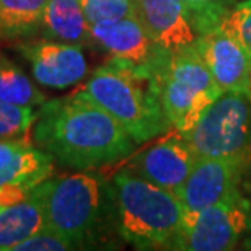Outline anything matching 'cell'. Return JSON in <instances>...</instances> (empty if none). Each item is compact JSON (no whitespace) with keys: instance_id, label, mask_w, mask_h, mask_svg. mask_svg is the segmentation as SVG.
<instances>
[{"instance_id":"277c9868","label":"cell","mask_w":251,"mask_h":251,"mask_svg":"<svg viewBox=\"0 0 251 251\" xmlns=\"http://www.w3.org/2000/svg\"><path fill=\"white\" fill-rule=\"evenodd\" d=\"M116 232L139 250H170L186 215L175 193L121 170L111 179Z\"/></svg>"},{"instance_id":"ffe728a7","label":"cell","mask_w":251,"mask_h":251,"mask_svg":"<svg viewBox=\"0 0 251 251\" xmlns=\"http://www.w3.org/2000/svg\"><path fill=\"white\" fill-rule=\"evenodd\" d=\"M38 113L31 106H20L0 101V140L29 142V132L36 123Z\"/></svg>"},{"instance_id":"ac0fdd59","label":"cell","mask_w":251,"mask_h":251,"mask_svg":"<svg viewBox=\"0 0 251 251\" xmlns=\"http://www.w3.org/2000/svg\"><path fill=\"white\" fill-rule=\"evenodd\" d=\"M0 101L20 106H41L46 97L10 59L0 56Z\"/></svg>"},{"instance_id":"7402d4cb","label":"cell","mask_w":251,"mask_h":251,"mask_svg":"<svg viewBox=\"0 0 251 251\" xmlns=\"http://www.w3.org/2000/svg\"><path fill=\"white\" fill-rule=\"evenodd\" d=\"M83 8L90 25L135 15L132 0H87Z\"/></svg>"},{"instance_id":"7c38bea8","label":"cell","mask_w":251,"mask_h":251,"mask_svg":"<svg viewBox=\"0 0 251 251\" xmlns=\"http://www.w3.org/2000/svg\"><path fill=\"white\" fill-rule=\"evenodd\" d=\"M196 153L181 134L152 145L132 158L129 170L157 186L178 193L196 162Z\"/></svg>"},{"instance_id":"30bf717a","label":"cell","mask_w":251,"mask_h":251,"mask_svg":"<svg viewBox=\"0 0 251 251\" xmlns=\"http://www.w3.org/2000/svg\"><path fill=\"white\" fill-rule=\"evenodd\" d=\"M220 92L251 93V56L233 36L215 28L194 41Z\"/></svg>"},{"instance_id":"3957f363","label":"cell","mask_w":251,"mask_h":251,"mask_svg":"<svg viewBox=\"0 0 251 251\" xmlns=\"http://www.w3.org/2000/svg\"><path fill=\"white\" fill-rule=\"evenodd\" d=\"M82 92L111 114L135 144L147 142L172 127L150 67L111 59L95 70Z\"/></svg>"},{"instance_id":"44dd1931","label":"cell","mask_w":251,"mask_h":251,"mask_svg":"<svg viewBox=\"0 0 251 251\" xmlns=\"http://www.w3.org/2000/svg\"><path fill=\"white\" fill-rule=\"evenodd\" d=\"M219 28L237 39L251 56V0L235 3L225 13Z\"/></svg>"},{"instance_id":"cb8c5ba5","label":"cell","mask_w":251,"mask_h":251,"mask_svg":"<svg viewBox=\"0 0 251 251\" xmlns=\"http://www.w3.org/2000/svg\"><path fill=\"white\" fill-rule=\"evenodd\" d=\"M38 184L31 183H8L0 186V212L13 204H18L29 196Z\"/></svg>"},{"instance_id":"8992f818","label":"cell","mask_w":251,"mask_h":251,"mask_svg":"<svg viewBox=\"0 0 251 251\" xmlns=\"http://www.w3.org/2000/svg\"><path fill=\"white\" fill-rule=\"evenodd\" d=\"M181 135L196 157L251 163V93L224 92Z\"/></svg>"},{"instance_id":"52a82bcc","label":"cell","mask_w":251,"mask_h":251,"mask_svg":"<svg viewBox=\"0 0 251 251\" xmlns=\"http://www.w3.org/2000/svg\"><path fill=\"white\" fill-rule=\"evenodd\" d=\"M251 233V205L242 189L201 210L179 230L170 250L227 251L235 250Z\"/></svg>"},{"instance_id":"5b68a950","label":"cell","mask_w":251,"mask_h":251,"mask_svg":"<svg viewBox=\"0 0 251 251\" xmlns=\"http://www.w3.org/2000/svg\"><path fill=\"white\" fill-rule=\"evenodd\" d=\"M152 75L165 116L178 134L193 127L204 109L222 95L194 44L162 51L152 65Z\"/></svg>"},{"instance_id":"603a6c76","label":"cell","mask_w":251,"mask_h":251,"mask_svg":"<svg viewBox=\"0 0 251 251\" xmlns=\"http://www.w3.org/2000/svg\"><path fill=\"white\" fill-rule=\"evenodd\" d=\"M64 250H75V247L67 238L44 228L43 232L33 235V237H29L28 240L17 245L13 251H64Z\"/></svg>"},{"instance_id":"9a60e30c","label":"cell","mask_w":251,"mask_h":251,"mask_svg":"<svg viewBox=\"0 0 251 251\" xmlns=\"http://www.w3.org/2000/svg\"><path fill=\"white\" fill-rule=\"evenodd\" d=\"M43 28L51 39L72 44L90 41V23L82 0H49Z\"/></svg>"},{"instance_id":"2e32d148","label":"cell","mask_w":251,"mask_h":251,"mask_svg":"<svg viewBox=\"0 0 251 251\" xmlns=\"http://www.w3.org/2000/svg\"><path fill=\"white\" fill-rule=\"evenodd\" d=\"M49 0H0V38L26 36L43 26Z\"/></svg>"},{"instance_id":"d6986e66","label":"cell","mask_w":251,"mask_h":251,"mask_svg":"<svg viewBox=\"0 0 251 251\" xmlns=\"http://www.w3.org/2000/svg\"><path fill=\"white\" fill-rule=\"evenodd\" d=\"M196 36L219 28L225 13L237 0H181Z\"/></svg>"},{"instance_id":"d4e9b609","label":"cell","mask_w":251,"mask_h":251,"mask_svg":"<svg viewBox=\"0 0 251 251\" xmlns=\"http://www.w3.org/2000/svg\"><path fill=\"white\" fill-rule=\"evenodd\" d=\"M31 142H22V140H0V168L8 165Z\"/></svg>"},{"instance_id":"484cf974","label":"cell","mask_w":251,"mask_h":251,"mask_svg":"<svg viewBox=\"0 0 251 251\" xmlns=\"http://www.w3.org/2000/svg\"><path fill=\"white\" fill-rule=\"evenodd\" d=\"M240 189H242V193L251 205V163H248L247 168L243 170L242 179H240Z\"/></svg>"},{"instance_id":"ba28073f","label":"cell","mask_w":251,"mask_h":251,"mask_svg":"<svg viewBox=\"0 0 251 251\" xmlns=\"http://www.w3.org/2000/svg\"><path fill=\"white\" fill-rule=\"evenodd\" d=\"M248 163L235 158L198 157L176 196L184 209L188 222L201 210L220 202L240 188L243 170Z\"/></svg>"},{"instance_id":"6da1fadb","label":"cell","mask_w":251,"mask_h":251,"mask_svg":"<svg viewBox=\"0 0 251 251\" xmlns=\"http://www.w3.org/2000/svg\"><path fill=\"white\" fill-rule=\"evenodd\" d=\"M33 139L57 163L82 172L121 162L135 147L123 126L82 90L44 101Z\"/></svg>"},{"instance_id":"9c48e42d","label":"cell","mask_w":251,"mask_h":251,"mask_svg":"<svg viewBox=\"0 0 251 251\" xmlns=\"http://www.w3.org/2000/svg\"><path fill=\"white\" fill-rule=\"evenodd\" d=\"M26 59L34 80L48 88L64 90L78 83L88 72L80 44L39 39L18 48Z\"/></svg>"},{"instance_id":"7a4b0ae2","label":"cell","mask_w":251,"mask_h":251,"mask_svg":"<svg viewBox=\"0 0 251 251\" xmlns=\"http://www.w3.org/2000/svg\"><path fill=\"white\" fill-rule=\"evenodd\" d=\"M46 230L77 248H90L116 232L111 184L88 170L61 175L38 184ZM118 233V232H116Z\"/></svg>"},{"instance_id":"5bb4252c","label":"cell","mask_w":251,"mask_h":251,"mask_svg":"<svg viewBox=\"0 0 251 251\" xmlns=\"http://www.w3.org/2000/svg\"><path fill=\"white\" fill-rule=\"evenodd\" d=\"M44 228L43 201L36 186L25 201L0 212V251H13L17 245Z\"/></svg>"},{"instance_id":"e0dca14e","label":"cell","mask_w":251,"mask_h":251,"mask_svg":"<svg viewBox=\"0 0 251 251\" xmlns=\"http://www.w3.org/2000/svg\"><path fill=\"white\" fill-rule=\"evenodd\" d=\"M52 162L51 155L29 144L8 165L0 168V186L8 183H43L51 176Z\"/></svg>"},{"instance_id":"4fadbf2b","label":"cell","mask_w":251,"mask_h":251,"mask_svg":"<svg viewBox=\"0 0 251 251\" xmlns=\"http://www.w3.org/2000/svg\"><path fill=\"white\" fill-rule=\"evenodd\" d=\"M135 15L162 51L194 44L196 33L181 0H132Z\"/></svg>"},{"instance_id":"8fae6325","label":"cell","mask_w":251,"mask_h":251,"mask_svg":"<svg viewBox=\"0 0 251 251\" xmlns=\"http://www.w3.org/2000/svg\"><path fill=\"white\" fill-rule=\"evenodd\" d=\"M90 39L103 48L111 59L150 69L162 52L137 15L92 23Z\"/></svg>"}]
</instances>
